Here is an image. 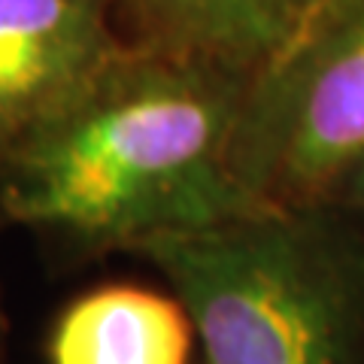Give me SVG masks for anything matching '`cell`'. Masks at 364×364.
I'll return each mask as SVG.
<instances>
[{"label":"cell","instance_id":"ba28073f","mask_svg":"<svg viewBox=\"0 0 364 364\" xmlns=\"http://www.w3.org/2000/svg\"><path fill=\"white\" fill-rule=\"evenodd\" d=\"M0 364H4V306H0Z\"/></svg>","mask_w":364,"mask_h":364},{"label":"cell","instance_id":"3957f363","mask_svg":"<svg viewBox=\"0 0 364 364\" xmlns=\"http://www.w3.org/2000/svg\"><path fill=\"white\" fill-rule=\"evenodd\" d=\"M364 155V9H328L252 73L231 164L258 203H318Z\"/></svg>","mask_w":364,"mask_h":364},{"label":"cell","instance_id":"7a4b0ae2","mask_svg":"<svg viewBox=\"0 0 364 364\" xmlns=\"http://www.w3.org/2000/svg\"><path fill=\"white\" fill-rule=\"evenodd\" d=\"M195 325L203 364H364V219L267 203L134 249Z\"/></svg>","mask_w":364,"mask_h":364},{"label":"cell","instance_id":"6da1fadb","mask_svg":"<svg viewBox=\"0 0 364 364\" xmlns=\"http://www.w3.org/2000/svg\"><path fill=\"white\" fill-rule=\"evenodd\" d=\"M249 79L161 49H122L0 155V219L97 255L267 207L231 164Z\"/></svg>","mask_w":364,"mask_h":364},{"label":"cell","instance_id":"8992f818","mask_svg":"<svg viewBox=\"0 0 364 364\" xmlns=\"http://www.w3.org/2000/svg\"><path fill=\"white\" fill-rule=\"evenodd\" d=\"M158 49L252 76L325 13L328 0H128Z\"/></svg>","mask_w":364,"mask_h":364},{"label":"cell","instance_id":"52a82bcc","mask_svg":"<svg viewBox=\"0 0 364 364\" xmlns=\"http://www.w3.org/2000/svg\"><path fill=\"white\" fill-rule=\"evenodd\" d=\"M325 200H331V203H337V207H343V210L355 213L364 219V155L355 164L346 167V173L334 182V188L328 191Z\"/></svg>","mask_w":364,"mask_h":364},{"label":"cell","instance_id":"277c9868","mask_svg":"<svg viewBox=\"0 0 364 364\" xmlns=\"http://www.w3.org/2000/svg\"><path fill=\"white\" fill-rule=\"evenodd\" d=\"M119 52L107 0H0V155Z\"/></svg>","mask_w":364,"mask_h":364},{"label":"cell","instance_id":"5b68a950","mask_svg":"<svg viewBox=\"0 0 364 364\" xmlns=\"http://www.w3.org/2000/svg\"><path fill=\"white\" fill-rule=\"evenodd\" d=\"M195 325L173 291L134 282L88 289L64 310L46 337L49 364H191Z\"/></svg>","mask_w":364,"mask_h":364}]
</instances>
